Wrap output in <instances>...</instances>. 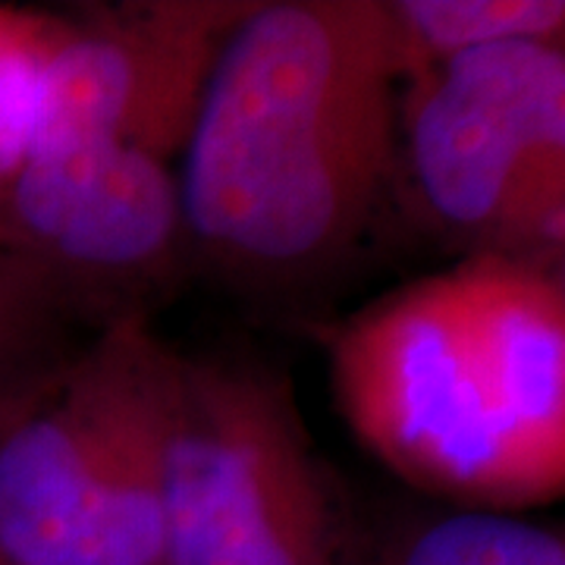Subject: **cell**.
<instances>
[{
    "instance_id": "3",
    "label": "cell",
    "mask_w": 565,
    "mask_h": 565,
    "mask_svg": "<svg viewBox=\"0 0 565 565\" xmlns=\"http://www.w3.org/2000/svg\"><path fill=\"white\" fill-rule=\"evenodd\" d=\"M177 355L126 315L0 415V565H163Z\"/></svg>"
},
{
    "instance_id": "11",
    "label": "cell",
    "mask_w": 565,
    "mask_h": 565,
    "mask_svg": "<svg viewBox=\"0 0 565 565\" xmlns=\"http://www.w3.org/2000/svg\"><path fill=\"white\" fill-rule=\"evenodd\" d=\"M70 17L0 7V204L32 154L47 66Z\"/></svg>"
},
{
    "instance_id": "6",
    "label": "cell",
    "mask_w": 565,
    "mask_h": 565,
    "mask_svg": "<svg viewBox=\"0 0 565 565\" xmlns=\"http://www.w3.org/2000/svg\"><path fill=\"white\" fill-rule=\"evenodd\" d=\"M0 239L98 327L148 315L195 258L177 167L117 145L35 148L0 204Z\"/></svg>"
},
{
    "instance_id": "7",
    "label": "cell",
    "mask_w": 565,
    "mask_h": 565,
    "mask_svg": "<svg viewBox=\"0 0 565 565\" xmlns=\"http://www.w3.org/2000/svg\"><path fill=\"white\" fill-rule=\"evenodd\" d=\"M252 3L145 0L70 17L47 66L35 148L117 145L173 163L223 41Z\"/></svg>"
},
{
    "instance_id": "5",
    "label": "cell",
    "mask_w": 565,
    "mask_h": 565,
    "mask_svg": "<svg viewBox=\"0 0 565 565\" xmlns=\"http://www.w3.org/2000/svg\"><path fill=\"white\" fill-rule=\"evenodd\" d=\"M471 255L553 264L565 239L563 41H509L405 70L399 154Z\"/></svg>"
},
{
    "instance_id": "2",
    "label": "cell",
    "mask_w": 565,
    "mask_h": 565,
    "mask_svg": "<svg viewBox=\"0 0 565 565\" xmlns=\"http://www.w3.org/2000/svg\"><path fill=\"white\" fill-rule=\"evenodd\" d=\"M359 444L434 503L525 515L565 487V289L553 264L468 255L330 340Z\"/></svg>"
},
{
    "instance_id": "10",
    "label": "cell",
    "mask_w": 565,
    "mask_h": 565,
    "mask_svg": "<svg viewBox=\"0 0 565 565\" xmlns=\"http://www.w3.org/2000/svg\"><path fill=\"white\" fill-rule=\"evenodd\" d=\"M408 66L509 41H563V0H396Z\"/></svg>"
},
{
    "instance_id": "9",
    "label": "cell",
    "mask_w": 565,
    "mask_h": 565,
    "mask_svg": "<svg viewBox=\"0 0 565 565\" xmlns=\"http://www.w3.org/2000/svg\"><path fill=\"white\" fill-rule=\"evenodd\" d=\"M82 321L79 308L0 239V415L76 352L63 340Z\"/></svg>"
},
{
    "instance_id": "4",
    "label": "cell",
    "mask_w": 565,
    "mask_h": 565,
    "mask_svg": "<svg viewBox=\"0 0 565 565\" xmlns=\"http://www.w3.org/2000/svg\"><path fill=\"white\" fill-rule=\"evenodd\" d=\"M337 509L289 377L177 355L163 468V565H340Z\"/></svg>"
},
{
    "instance_id": "1",
    "label": "cell",
    "mask_w": 565,
    "mask_h": 565,
    "mask_svg": "<svg viewBox=\"0 0 565 565\" xmlns=\"http://www.w3.org/2000/svg\"><path fill=\"white\" fill-rule=\"evenodd\" d=\"M405 70L390 3H252L180 154L192 255L252 286L315 280L352 255L399 161Z\"/></svg>"
},
{
    "instance_id": "8",
    "label": "cell",
    "mask_w": 565,
    "mask_h": 565,
    "mask_svg": "<svg viewBox=\"0 0 565 565\" xmlns=\"http://www.w3.org/2000/svg\"><path fill=\"white\" fill-rule=\"evenodd\" d=\"M340 565H565V537L512 512L405 505L371 525H349Z\"/></svg>"
}]
</instances>
